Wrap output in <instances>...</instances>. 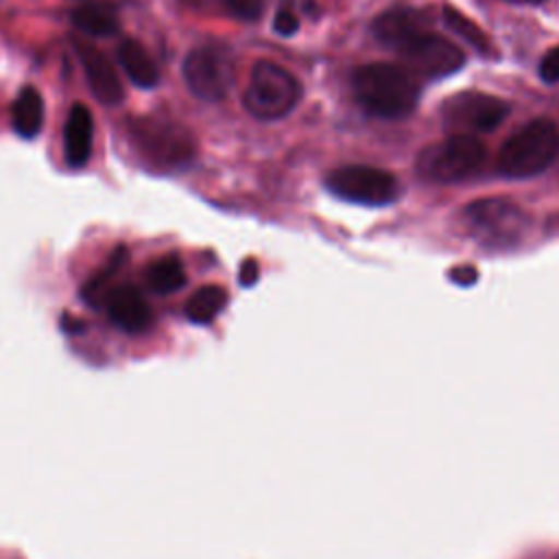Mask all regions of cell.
Here are the masks:
<instances>
[{
  "label": "cell",
  "mask_w": 559,
  "mask_h": 559,
  "mask_svg": "<svg viewBox=\"0 0 559 559\" xmlns=\"http://www.w3.org/2000/svg\"><path fill=\"white\" fill-rule=\"evenodd\" d=\"M352 87L358 105L384 120H397L415 109L419 85L417 76L395 63H367L352 76Z\"/></svg>",
  "instance_id": "obj_1"
},
{
  "label": "cell",
  "mask_w": 559,
  "mask_h": 559,
  "mask_svg": "<svg viewBox=\"0 0 559 559\" xmlns=\"http://www.w3.org/2000/svg\"><path fill=\"white\" fill-rule=\"evenodd\" d=\"M129 140L151 168L173 170L186 166L194 155L190 131L173 120L144 116L129 120Z\"/></svg>",
  "instance_id": "obj_2"
},
{
  "label": "cell",
  "mask_w": 559,
  "mask_h": 559,
  "mask_svg": "<svg viewBox=\"0 0 559 559\" xmlns=\"http://www.w3.org/2000/svg\"><path fill=\"white\" fill-rule=\"evenodd\" d=\"M83 297L90 304H96V308H103L109 323L120 332L142 334L155 321L142 288L127 282H114L111 271L92 277L83 286Z\"/></svg>",
  "instance_id": "obj_3"
},
{
  "label": "cell",
  "mask_w": 559,
  "mask_h": 559,
  "mask_svg": "<svg viewBox=\"0 0 559 559\" xmlns=\"http://www.w3.org/2000/svg\"><path fill=\"white\" fill-rule=\"evenodd\" d=\"M559 155V131L550 120H533L515 131L500 148L498 170L504 177L522 179L546 170Z\"/></svg>",
  "instance_id": "obj_4"
},
{
  "label": "cell",
  "mask_w": 559,
  "mask_h": 559,
  "mask_svg": "<svg viewBox=\"0 0 559 559\" xmlns=\"http://www.w3.org/2000/svg\"><path fill=\"white\" fill-rule=\"evenodd\" d=\"M485 157L487 151L480 140L469 133H454L417 155V173L435 183H456L476 175Z\"/></svg>",
  "instance_id": "obj_5"
},
{
  "label": "cell",
  "mask_w": 559,
  "mask_h": 559,
  "mask_svg": "<svg viewBox=\"0 0 559 559\" xmlns=\"http://www.w3.org/2000/svg\"><path fill=\"white\" fill-rule=\"evenodd\" d=\"M301 96L299 81L273 61H258L245 87V107L260 120H277L293 111Z\"/></svg>",
  "instance_id": "obj_6"
},
{
  "label": "cell",
  "mask_w": 559,
  "mask_h": 559,
  "mask_svg": "<svg viewBox=\"0 0 559 559\" xmlns=\"http://www.w3.org/2000/svg\"><path fill=\"white\" fill-rule=\"evenodd\" d=\"M234 55L223 44H203L188 52L183 61V79L188 90L201 98L216 103L227 96L234 85Z\"/></svg>",
  "instance_id": "obj_7"
},
{
  "label": "cell",
  "mask_w": 559,
  "mask_h": 559,
  "mask_svg": "<svg viewBox=\"0 0 559 559\" xmlns=\"http://www.w3.org/2000/svg\"><path fill=\"white\" fill-rule=\"evenodd\" d=\"M325 186L334 197L360 205H386L400 192L391 173L362 164L334 168L325 177Z\"/></svg>",
  "instance_id": "obj_8"
},
{
  "label": "cell",
  "mask_w": 559,
  "mask_h": 559,
  "mask_svg": "<svg viewBox=\"0 0 559 559\" xmlns=\"http://www.w3.org/2000/svg\"><path fill=\"white\" fill-rule=\"evenodd\" d=\"M465 223L474 236L489 245H511L526 227L522 207L507 199H480L465 207Z\"/></svg>",
  "instance_id": "obj_9"
},
{
  "label": "cell",
  "mask_w": 559,
  "mask_h": 559,
  "mask_svg": "<svg viewBox=\"0 0 559 559\" xmlns=\"http://www.w3.org/2000/svg\"><path fill=\"white\" fill-rule=\"evenodd\" d=\"M509 114L502 98L483 92H461L443 103L441 118L454 133H478L496 129Z\"/></svg>",
  "instance_id": "obj_10"
},
{
  "label": "cell",
  "mask_w": 559,
  "mask_h": 559,
  "mask_svg": "<svg viewBox=\"0 0 559 559\" xmlns=\"http://www.w3.org/2000/svg\"><path fill=\"white\" fill-rule=\"evenodd\" d=\"M408 70L419 79H439L456 72L463 66V52L445 37L426 33L400 52Z\"/></svg>",
  "instance_id": "obj_11"
},
{
  "label": "cell",
  "mask_w": 559,
  "mask_h": 559,
  "mask_svg": "<svg viewBox=\"0 0 559 559\" xmlns=\"http://www.w3.org/2000/svg\"><path fill=\"white\" fill-rule=\"evenodd\" d=\"M428 24H430V20H428V15L424 11L397 7V9H389V11L380 13L376 17L371 31H373V37L382 46L402 52L415 39H419L421 35L430 33Z\"/></svg>",
  "instance_id": "obj_12"
},
{
  "label": "cell",
  "mask_w": 559,
  "mask_h": 559,
  "mask_svg": "<svg viewBox=\"0 0 559 559\" xmlns=\"http://www.w3.org/2000/svg\"><path fill=\"white\" fill-rule=\"evenodd\" d=\"M72 44H74L79 61L85 70L92 94L103 105H109V107L118 105L122 100V83L114 70V63L105 57L103 50H98L96 46H92L83 39H74Z\"/></svg>",
  "instance_id": "obj_13"
},
{
  "label": "cell",
  "mask_w": 559,
  "mask_h": 559,
  "mask_svg": "<svg viewBox=\"0 0 559 559\" xmlns=\"http://www.w3.org/2000/svg\"><path fill=\"white\" fill-rule=\"evenodd\" d=\"M92 135L94 124L90 109L83 103H74L63 129V153L66 162L72 168H81L87 164L92 153Z\"/></svg>",
  "instance_id": "obj_14"
},
{
  "label": "cell",
  "mask_w": 559,
  "mask_h": 559,
  "mask_svg": "<svg viewBox=\"0 0 559 559\" xmlns=\"http://www.w3.org/2000/svg\"><path fill=\"white\" fill-rule=\"evenodd\" d=\"M118 63L122 66V70L127 72V76L140 85V87H153L159 79V72H157V66L155 61L151 59V55L146 52V48L135 41V39H124L118 50Z\"/></svg>",
  "instance_id": "obj_15"
},
{
  "label": "cell",
  "mask_w": 559,
  "mask_h": 559,
  "mask_svg": "<svg viewBox=\"0 0 559 559\" xmlns=\"http://www.w3.org/2000/svg\"><path fill=\"white\" fill-rule=\"evenodd\" d=\"M146 290L155 295H170L183 288L186 284V269L177 255H159L148 262L144 271Z\"/></svg>",
  "instance_id": "obj_16"
},
{
  "label": "cell",
  "mask_w": 559,
  "mask_h": 559,
  "mask_svg": "<svg viewBox=\"0 0 559 559\" xmlns=\"http://www.w3.org/2000/svg\"><path fill=\"white\" fill-rule=\"evenodd\" d=\"M70 20L74 28L92 37H109L118 31V17L109 4L83 2L72 9Z\"/></svg>",
  "instance_id": "obj_17"
},
{
  "label": "cell",
  "mask_w": 559,
  "mask_h": 559,
  "mask_svg": "<svg viewBox=\"0 0 559 559\" xmlns=\"http://www.w3.org/2000/svg\"><path fill=\"white\" fill-rule=\"evenodd\" d=\"M11 124L22 138H35L44 124V103L37 90L24 87L11 107Z\"/></svg>",
  "instance_id": "obj_18"
},
{
  "label": "cell",
  "mask_w": 559,
  "mask_h": 559,
  "mask_svg": "<svg viewBox=\"0 0 559 559\" xmlns=\"http://www.w3.org/2000/svg\"><path fill=\"white\" fill-rule=\"evenodd\" d=\"M227 304V290L218 284L197 288L183 306V314L192 323H210Z\"/></svg>",
  "instance_id": "obj_19"
},
{
  "label": "cell",
  "mask_w": 559,
  "mask_h": 559,
  "mask_svg": "<svg viewBox=\"0 0 559 559\" xmlns=\"http://www.w3.org/2000/svg\"><path fill=\"white\" fill-rule=\"evenodd\" d=\"M443 20H445L448 28H452L459 37H463L467 44H472L480 55H489L487 35L469 17H465L461 11H456L452 7H443Z\"/></svg>",
  "instance_id": "obj_20"
},
{
  "label": "cell",
  "mask_w": 559,
  "mask_h": 559,
  "mask_svg": "<svg viewBox=\"0 0 559 559\" xmlns=\"http://www.w3.org/2000/svg\"><path fill=\"white\" fill-rule=\"evenodd\" d=\"M227 11L245 22H253L262 15L264 9V0H223Z\"/></svg>",
  "instance_id": "obj_21"
},
{
  "label": "cell",
  "mask_w": 559,
  "mask_h": 559,
  "mask_svg": "<svg viewBox=\"0 0 559 559\" xmlns=\"http://www.w3.org/2000/svg\"><path fill=\"white\" fill-rule=\"evenodd\" d=\"M539 76L546 83H557L559 81V46L552 48L539 63Z\"/></svg>",
  "instance_id": "obj_22"
},
{
  "label": "cell",
  "mask_w": 559,
  "mask_h": 559,
  "mask_svg": "<svg viewBox=\"0 0 559 559\" xmlns=\"http://www.w3.org/2000/svg\"><path fill=\"white\" fill-rule=\"evenodd\" d=\"M273 28H275V33H280V35L288 37V35H293V33L299 28V20H297V15H295L293 11H288V9H280V11L275 13Z\"/></svg>",
  "instance_id": "obj_23"
},
{
  "label": "cell",
  "mask_w": 559,
  "mask_h": 559,
  "mask_svg": "<svg viewBox=\"0 0 559 559\" xmlns=\"http://www.w3.org/2000/svg\"><path fill=\"white\" fill-rule=\"evenodd\" d=\"M83 2H98V4H109V7H114V4H122V2H127V0H83Z\"/></svg>",
  "instance_id": "obj_24"
},
{
  "label": "cell",
  "mask_w": 559,
  "mask_h": 559,
  "mask_svg": "<svg viewBox=\"0 0 559 559\" xmlns=\"http://www.w3.org/2000/svg\"><path fill=\"white\" fill-rule=\"evenodd\" d=\"M511 2H528V4H539V2H546V0H511Z\"/></svg>",
  "instance_id": "obj_25"
}]
</instances>
